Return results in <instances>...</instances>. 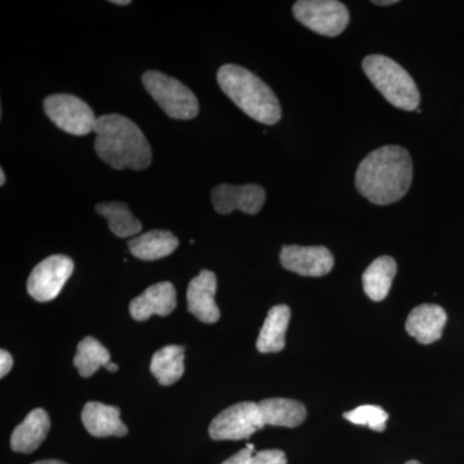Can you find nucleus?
<instances>
[{
  "mask_svg": "<svg viewBox=\"0 0 464 464\" xmlns=\"http://www.w3.org/2000/svg\"><path fill=\"white\" fill-rule=\"evenodd\" d=\"M413 181V161L401 146H383L372 151L356 170L355 185L360 195L377 204L389 206L405 197Z\"/></svg>",
  "mask_w": 464,
  "mask_h": 464,
  "instance_id": "1",
  "label": "nucleus"
},
{
  "mask_svg": "<svg viewBox=\"0 0 464 464\" xmlns=\"http://www.w3.org/2000/svg\"><path fill=\"white\" fill-rule=\"evenodd\" d=\"M93 132L97 157L114 169L143 170L151 164V146L130 119L119 114L100 116Z\"/></svg>",
  "mask_w": 464,
  "mask_h": 464,
  "instance_id": "2",
  "label": "nucleus"
},
{
  "mask_svg": "<svg viewBox=\"0 0 464 464\" xmlns=\"http://www.w3.org/2000/svg\"><path fill=\"white\" fill-rule=\"evenodd\" d=\"M217 82L226 96L258 123L274 125L282 119V106L273 90L246 67L221 66Z\"/></svg>",
  "mask_w": 464,
  "mask_h": 464,
  "instance_id": "3",
  "label": "nucleus"
},
{
  "mask_svg": "<svg viewBox=\"0 0 464 464\" xmlns=\"http://www.w3.org/2000/svg\"><path fill=\"white\" fill-rule=\"evenodd\" d=\"M362 70L375 90L395 108L414 111L420 103V94L411 74L392 58L371 54L362 61Z\"/></svg>",
  "mask_w": 464,
  "mask_h": 464,
  "instance_id": "4",
  "label": "nucleus"
},
{
  "mask_svg": "<svg viewBox=\"0 0 464 464\" xmlns=\"http://www.w3.org/2000/svg\"><path fill=\"white\" fill-rule=\"evenodd\" d=\"M142 84L169 118L190 121L199 114V102L190 88L160 72H146Z\"/></svg>",
  "mask_w": 464,
  "mask_h": 464,
  "instance_id": "5",
  "label": "nucleus"
},
{
  "mask_svg": "<svg viewBox=\"0 0 464 464\" xmlns=\"http://www.w3.org/2000/svg\"><path fill=\"white\" fill-rule=\"evenodd\" d=\"M293 14L302 25L323 36H338L346 30L350 14L338 0H298Z\"/></svg>",
  "mask_w": 464,
  "mask_h": 464,
  "instance_id": "6",
  "label": "nucleus"
},
{
  "mask_svg": "<svg viewBox=\"0 0 464 464\" xmlns=\"http://www.w3.org/2000/svg\"><path fill=\"white\" fill-rule=\"evenodd\" d=\"M45 115L63 132L72 136H87L93 132L97 118L93 110L79 97L58 93L48 96L43 102Z\"/></svg>",
  "mask_w": 464,
  "mask_h": 464,
  "instance_id": "7",
  "label": "nucleus"
},
{
  "mask_svg": "<svg viewBox=\"0 0 464 464\" xmlns=\"http://www.w3.org/2000/svg\"><path fill=\"white\" fill-rule=\"evenodd\" d=\"M266 426L257 402L244 401L228 406L209 426V436L215 441L249 439Z\"/></svg>",
  "mask_w": 464,
  "mask_h": 464,
  "instance_id": "8",
  "label": "nucleus"
},
{
  "mask_svg": "<svg viewBox=\"0 0 464 464\" xmlns=\"http://www.w3.org/2000/svg\"><path fill=\"white\" fill-rule=\"evenodd\" d=\"M74 271V262L67 256L54 255L36 265L27 280V292L35 301H52L60 295Z\"/></svg>",
  "mask_w": 464,
  "mask_h": 464,
  "instance_id": "9",
  "label": "nucleus"
},
{
  "mask_svg": "<svg viewBox=\"0 0 464 464\" xmlns=\"http://www.w3.org/2000/svg\"><path fill=\"white\" fill-rule=\"evenodd\" d=\"M280 262L285 270L301 276L322 277L331 273L334 257L325 246H285Z\"/></svg>",
  "mask_w": 464,
  "mask_h": 464,
  "instance_id": "10",
  "label": "nucleus"
},
{
  "mask_svg": "<svg viewBox=\"0 0 464 464\" xmlns=\"http://www.w3.org/2000/svg\"><path fill=\"white\" fill-rule=\"evenodd\" d=\"M266 191L258 185L234 186L222 183L212 190V203L219 215H230L239 209L246 215H257L265 206Z\"/></svg>",
  "mask_w": 464,
  "mask_h": 464,
  "instance_id": "11",
  "label": "nucleus"
},
{
  "mask_svg": "<svg viewBox=\"0 0 464 464\" xmlns=\"http://www.w3.org/2000/svg\"><path fill=\"white\" fill-rule=\"evenodd\" d=\"M217 277L209 270H201L191 280L188 288V310L200 322L215 324L218 322L221 313L215 301Z\"/></svg>",
  "mask_w": 464,
  "mask_h": 464,
  "instance_id": "12",
  "label": "nucleus"
},
{
  "mask_svg": "<svg viewBox=\"0 0 464 464\" xmlns=\"http://www.w3.org/2000/svg\"><path fill=\"white\" fill-rule=\"evenodd\" d=\"M176 306L177 293L173 284L163 282L154 284L134 298L130 304V313L137 322H145L152 315H169Z\"/></svg>",
  "mask_w": 464,
  "mask_h": 464,
  "instance_id": "13",
  "label": "nucleus"
},
{
  "mask_svg": "<svg viewBox=\"0 0 464 464\" xmlns=\"http://www.w3.org/2000/svg\"><path fill=\"white\" fill-rule=\"evenodd\" d=\"M448 315L438 304H424L413 308L406 319L405 329L418 343L431 344L441 338Z\"/></svg>",
  "mask_w": 464,
  "mask_h": 464,
  "instance_id": "14",
  "label": "nucleus"
},
{
  "mask_svg": "<svg viewBox=\"0 0 464 464\" xmlns=\"http://www.w3.org/2000/svg\"><path fill=\"white\" fill-rule=\"evenodd\" d=\"M82 420L85 430L94 438H123L128 433L127 426L121 420V411L116 406L88 402L82 411Z\"/></svg>",
  "mask_w": 464,
  "mask_h": 464,
  "instance_id": "15",
  "label": "nucleus"
},
{
  "mask_svg": "<svg viewBox=\"0 0 464 464\" xmlns=\"http://www.w3.org/2000/svg\"><path fill=\"white\" fill-rule=\"evenodd\" d=\"M51 429L50 415L44 409H34L23 423L18 424L11 436L12 450L17 453L29 454L36 450Z\"/></svg>",
  "mask_w": 464,
  "mask_h": 464,
  "instance_id": "16",
  "label": "nucleus"
},
{
  "mask_svg": "<svg viewBox=\"0 0 464 464\" xmlns=\"http://www.w3.org/2000/svg\"><path fill=\"white\" fill-rule=\"evenodd\" d=\"M258 406L266 426L295 429L306 420V406L295 400L265 399L258 402Z\"/></svg>",
  "mask_w": 464,
  "mask_h": 464,
  "instance_id": "17",
  "label": "nucleus"
},
{
  "mask_svg": "<svg viewBox=\"0 0 464 464\" xmlns=\"http://www.w3.org/2000/svg\"><path fill=\"white\" fill-rule=\"evenodd\" d=\"M179 241L170 231L152 230L133 237L128 248L134 257L142 261H157L172 255Z\"/></svg>",
  "mask_w": 464,
  "mask_h": 464,
  "instance_id": "18",
  "label": "nucleus"
},
{
  "mask_svg": "<svg viewBox=\"0 0 464 464\" xmlns=\"http://www.w3.org/2000/svg\"><path fill=\"white\" fill-rule=\"evenodd\" d=\"M290 322V308L277 304L268 311L257 340L262 353H280L285 347V334Z\"/></svg>",
  "mask_w": 464,
  "mask_h": 464,
  "instance_id": "19",
  "label": "nucleus"
},
{
  "mask_svg": "<svg viewBox=\"0 0 464 464\" xmlns=\"http://www.w3.org/2000/svg\"><path fill=\"white\" fill-rule=\"evenodd\" d=\"M396 273H398V265L390 256H382L375 259L362 275L365 295L372 301H383L389 295Z\"/></svg>",
  "mask_w": 464,
  "mask_h": 464,
  "instance_id": "20",
  "label": "nucleus"
},
{
  "mask_svg": "<svg viewBox=\"0 0 464 464\" xmlns=\"http://www.w3.org/2000/svg\"><path fill=\"white\" fill-rule=\"evenodd\" d=\"M185 347L169 344L160 348L152 356L150 372L154 374L161 386H170L181 380L185 372Z\"/></svg>",
  "mask_w": 464,
  "mask_h": 464,
  "instance_id": "21",
  "label": "nucleus"
},
{
  "mask_svg": "<svg viewBox=\"0 0 464 464\" xmlns=\"http://www.w3.org/2000/svg\"><path fill=\"white\" fill-rule=\"evenodd\" d=\"M96 212L105 217L109 228L119 237H130L142 231V224L130 213L127 204L121 201L100 203Z\"/></svg>",
  "mask_w": 464,
  "mask_h": 464,
  "instance_id": "22",
  "label": "nucleus"
},
{
  "mask_svg": "<svg viewBox=\"0 0 464 464\" xmlns=\"http://www.w3.org/2000/svg\"><path fill=\"white\" fill-rule=\"evenodd\" d=\"M110 362V353L102 346L101 342L93 337H85L76 348L74 365L79 374L83 378H90L96 373L101 366Z\"/></svg>",
  "mask_w": 464,
  "mask_h": 464,
  "instance_id": "23",
  "label": "nucleus"
},
{
  "mask_svg": "<svg viewBox=\"0 0 464 464\" xmlns=\"http://www.w3.org/2000/svg\"><path fill=\"white\" fill-rule=\"evenodd\" d=\"M348 422L368 426L373 431L382 432L386 430V423L389 420V413L383 408L377 405H362L353 411L344 413Z\"/></svg>",
  "mask_w": 464,
  "mask_h": 464,
  "instance_id": "24",
  "label": "nucleus"
},
{
  "mask_svg": "<svg viewBox=\"0 0 464 464\" xmlns=\"http://www.w3.org/2000/svg\"><path fill=\"white\" fill-rule=\"evenodd\" d=\"M285 453L277 449L256 451L253 444H246V447L225 460L222 464H286Z\"/></svg>",
  "mask_w": 464,
  "mask_h": 464,
  "instance_id": "25",
  "label": "nucleus"
},
{
  "mask_svg": "<svg viewBox=\"0 0 464 464\" xmlns=\"http://www.w3.org/2000/svg\"><path fill=\"white\" fill-rule=\"evenodd\" d=\"M14 365V357L8 351H0V377L5 378L9 373V371Z\"/></svg>",
  "mask_w": 464,
  "mask_h": 464,
  "instance_id": "26",
  "label": "nucleus"
},
{
  "mask_svg": "<svg viewBox=\"0 0 464 464\" xmlns=\"http://www.w3.org/2000/svg\"><path fill=\"white\" fill-rule=\"evenodd\" d=\"M398 0H375L373 2V5H398Z\"/></svg>",
  "mask_w": 464,
  "mask_h": 464,
  "instance_id": "27",
  "label": "nucleus"
},
{
  "mask_svg": "<svg viewBox=\"0 0 464 464\" xmlns=\"http://www.w3.org/2000/svg\"><path fill=\"white\" fill-rule=\"evenodd\" d=\"M33 464H66V463L61 462V460L50 459V460H39V462L33 463Z\"/></svg>",
  "mask_w": 464,
  "mask_h": 464,
  "instance_id": "28",
  "label": "nucleus"
},
{
  "mask_svg": "<svg viewBox=\"0 0 464 464\" xmlns=\"http://www.w3.org/2000/svg\"><path fill=\"white\" fill-rule=\"evenodd\" d=\"M111 3L116 5H130V0H111Z\"/></svg>",
  "mask_w": 464,
  "mask_h": 464,
  "instance_id": "29",
  "label": "nucleus"
},
{
  "mask_svg": "<svg viewBox=\"0 0 464 464\" xmlns=\"http://www.w3.org/2000/svg\"><path fill=\"white\" fill-rule=\"evenodd\" d=\"M106 369H108L109 372H118L119 366L114 364V362H110L108 365L105 366Z\"/></svg>",
  "mask_w": 464,
  "mask_h": 464,
  "instance_id": "30",
  "label": "nucleus"
},
{
  "mask_svg": "<svg viewBox=\"0 0 464 464\" xmlns=\"http://www.w3.org/2000/svg\"><path fill=\"white\" fill-rule=\"evenodd\" d=\"M5 185V172L3 168H0V186Z\"/></svg>",
  "mask_w": 464,
  "mask_h": 464,
  "instance_id": "31",
  "label": "nucleus"
},
{
  "mask_svg": "<svg viewBox=\"0 0 464 464\" xmlns=\"http://www.w3.org/2000/svg\"><path fill=\"white\" fill-rule=\"evenodd\" d=\"M405 464H422V463L418 462V460H408V462H406Z\"/></svg>",
  "mask_w": 464,
  "mask_h": 464,
  "instance_id": "32",
  "label": "nucleus"
}]
</instances>
